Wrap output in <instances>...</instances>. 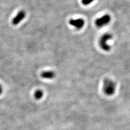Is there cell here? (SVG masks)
I'll return each mask as SVG.
<instances>
[{"label":"cell","instance_id":"6da1fadb","mask_svg":"<svg viewBox=\"0 0 130 130\" xmlns=\"http://www.w3.org/2000/svg\"><path fill=\"white\" fill-rule=\"evenodd\" d=\"M116 89V85L114 82L109 79L104 80L102 85V90L104 93L108 96H111L114 93Z\"/></svg>","mask_w":130,"mask_h":130},{"label":"cell","instance_id":"7a4b0ae2","mask_svg":"<svg viewBox=\"0 0 130 130\" xmlns=\"http://www.w3.org/2000/svg\"><path fill=\"white\" fill-rule=\"evenodd\" d=\"M113 37L112 34L106 33L100 37L99 40V45L100 48L105 51H109L111 49V47L107 43L108 41L111 40Z\"/></svg>","mask_w":130,"mask_h":130},{"label":"cell","instance_id":"3957f363","mask_svg":"<svg viewBox=\"0 0 130 130\" xmlns=\"http://www.w3.org/2000/svg\"><path fill=\"white\" fill-rule=\"evenodd\" d=\"M111 16L109 14H105L95 20V24L97 27L101 28L108 25L111 22Z\"/></svg>","mask_w":130,"mask_h":130},{"label":"cell","instance_id":"277c9868","mask_svg":"<svg viewBox=\"0 0 130 130\" xmlns=\"http://www.w3.org/2000/svg\"><path fill=\"white\" fill-rule=\"evenodd\" d=\"M69 24L75 28L76 29L80 30L83 27L85 22L84 20L81 18L76 19H72L69 21Z\"/></svg>","mask_w":130,"mask_h":130},{"label":"cell","instance_id":"5b68a950","mask_svg":"<svg viewBox=\"0 0 130 130\" xmlns=\"http://www.w3.org/2000/svg\"><path fill=\"white\" fill-rule=\"evenodd\" d=\"M25 16H26V12L24 10L19 12L17 15L12 20V24L14 25L18 24L21 21L24 19Z\"/></svg>","mask_w":130,"mask_h":130},{"label":"cell","instance_id":"8992f818","mask_svg":"<svg viewBox=\"0 0 130 130\" xmlns=\"http://www.w3.org/2000/svg\"><path fill=\"white\" fill-rule=\"evenodd\" d=\"M55 74L53 71H45L42 72L41 74V76L45 79H52L55 77Z\"/></svg>","mask_w":130,"mask_h":130},{"label":"cell","instance_id":"52a82bcc","mask_svg":"<svg viewBox=\"0 0 130 130\" xmlns=\"http://www.w3.org/2000/svg\"><path fill=\"white\" fill-rule=\"evenodd\" d=\"M34 98H35V99L40 100L43 97V92L42 90H36V91L35 92L34 94Z\"/></svg>","mask_w":130,"mask_h":130},{"label":"cell","instance_id":"ba28073f","mask_svg":"<svg viewBox=\"0 0 130 130\" xmlns=\"http://www.w3.org/2000/svg\"><path fill=\"white\" fill-rule=\"evenodd\" d=\"M94 0H81V3L83 6H88L92 3H93Z\"/></svg>","mask_w":130,"mask_h":130},{"label":"cell","instance_id":"9c48e42d","mask_svg":"<svg viewBox=\"0 0 130 130\" xmlns=\"http://www.w3.org/2000/svg\"><path fill=\"white\" fill-rule=\"evenodd\" d=\"M2 91H3V89H2V87L1 85H0V95L2 94Z\"/></svg>","mask_w":130,"mask_h":130}]
</instances>
